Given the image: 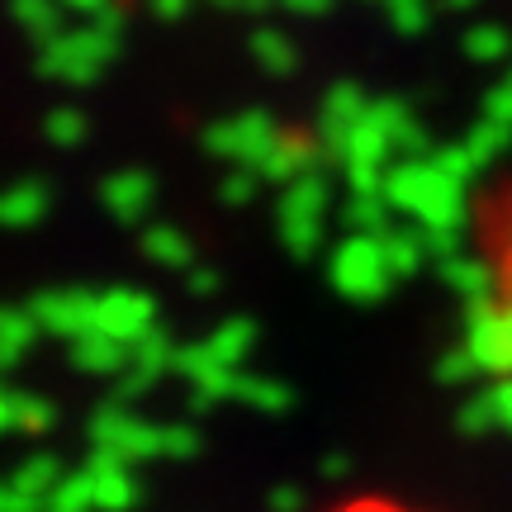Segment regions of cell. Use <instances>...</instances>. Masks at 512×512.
<instances>
[{
    "instance_id": "cell-1",
    "label": "cell",
    "mask_w": 512,
    "mask_h": 512,
    "mask_svg": "<svg viewBox=\"0 0 512 512\" xmlns=\"http://www.w3.org/2000/svg\"><path fill=\"white\" fill-rule=\"evenodd\" d=\"M479 347L512 389V190L489 209L479 238Z\"/></svg>"
}]
</instances>
